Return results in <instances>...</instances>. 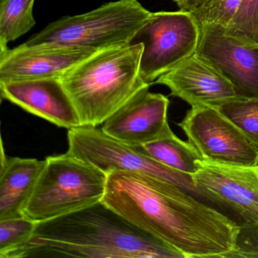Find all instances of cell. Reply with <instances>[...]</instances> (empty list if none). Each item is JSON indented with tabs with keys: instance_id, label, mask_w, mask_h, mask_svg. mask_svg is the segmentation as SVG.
I'll use <instances>...</instances> for the list:
<instances>
[{
	"instance_id": "d6986e66",
	"label": "cell",
	"mask_w": 258,
	"mask_h": 258,
	"mask_svg": "<svg viewBox=\"0 0 258 258\" xmlns=\"http://www.w3.org/2000/svg\"><path fill=\"white\" fill-rule=\"evenodd\" d=\"M224 30L240 41L258 45V0H242Z\"/></svg>"
},
{
	"instance_id": "5bb4252c",
	"label": "cell",
	"mask_w": 258,
	"mask_h": 258,
	"mask_svg": "<svg viewBox=\"0 0 258 258\" xmlns=\"http://www.w3.org/2000/svg\"><path fill=\"white\" fill-rule=\"evenodd\" d=\"M46 160L10 158L1 146L0 220L23 216Z\"/></svg>"
},
{
	"instance_id": "52a82bcc",
	"label": "cell",
	"mask_w": 258,
	"mask_h": 258,
	"mask_svg": "<svg viewBox=\"0 0 258 258\" xmlns=\"http://www.w3.org/2000/svg\"><path fill=\"white\" fill-rule=\"evenodd\" d=\"M205 161L258 167V146L214 107H191L178 123Z\"/></svg>"
},
{
	"instance_id": "5b68a950",
	"label": "cell",
	"mask_w": 258,
	"mask_h": 258,
	"mask_svg": "<svg viewBox=\"0 0 258 258\" xmlns=\"http://www.w3.org/2000/svg\"><path fill=\"white\" fill-rule=\"evenodd\" d=\"M152 13L139 0H118L49 24L24 44L78 46L95 51L130 44Z\"/></svg>"
},
{
	"instance_id": "3957f363",
	"label": "cell",
	"mask_w": 258,
	"mask_h": 258,
	"mask_svg": "<svg viewBox=\"0 0 258 258\" xmlns=\"http://www.w3.org/2000/svg\"><path fill=\"white\" fill-rule=\"evenodd\" d=\"M143 49L139 43L97 51L60 78L82 126L98 127L139 90L150 86L140 76Z\"/></svg>"
},
{
	"instance_id": "603a6c76",
	"label": "cell",
	"mask_w": 258,
	"mask_h": 258,
	"mask_svg": "<svg viewBox=\"0 0 258 258\" xmlns=\"http://www.w3.org/2000/svg\"><path fill=\"white\" fill-rule=\"evenodd\" d=\"M173 2L179 7V9H182L183 6L185 5V2L187 0H173Z\"/></svg>"
},
{
	"instance_id": "30bf717a",
	"label": "cell",
	"mask_w": 258,
	"mask_h": 258,
	"mask_svg": "<svg viewBox=\"0 0 258 258\" xmlns=\"http://www.w3.org/2000/svg\"><path fill=\"white\" fill-rule=\"evenodd\" d=\"M149 87L139 90L102 123L105 135L137 147L172 132L167 120L170 101L161 93L149 92Z\"/></svg>"
},
{
	"instance_id": "277c9868",
	"label": "cell",
	"mask_w": 258,
	"mask_h": 258,
	"mask_svg": "<svg viewBox=\"0 0 258 258\" xmlns=\"http://www.w3.org/2000/svg\"><path fill=\"white\" fill-rule=\"evenodd\" d=\"M45 160L23 215L40 223L102 201L108 181L103 170L69 152Z\"/></svg>"
},
{
	"instance_id": "6da1fadb",
	"label": "cell",
	"mask_w": 258,
	"mask_h": 258,
	"mask_svg": "<svg viewBox=\"0 0 258 258\" xmlns=\"http://www.w3.org/2000/svg\"><path fill=\"white\" fill-rule=\"evenodd\" d=\"M102 202L182 258H226L235 250L239 225L176 184L116 170Z\"/></svg>"
},
{
	"instance_id": "7a4b0ae2",
	"label": "cell",
	"mask_w": 258,
	"mask_h": 258,
	"mask_svg": "<svg viewBox=\"0 0 258 258\" xmlns=\"http://www.w3.org/2000/svg\"><path fill=\"white\" fill-rule=\"evenodd\" d=\"M182 258L102 201L37 223L29 242L10 258Z\"/></svg>"
},
{
	"instance_id": "ba28073f",
	"label": "cell",
	"mask_w": 258,
	"mask_h": 258,
	"mask_svg": "<svg viewBox=\"0 0 258 258\" xmlns=\"http://www.w3.org/2000/svg\"><path fill=\"white\" fill-rule=\"evenodd\" d=\"M191 176L196 194L227 210L238 225L258 222V167L202 160Z\"/></svg>"
},
{
	"instance_id": "ac0fdd59",
	"label": "cell",
	"mask_w": 258,
	"mask_h": 258,
	"mask_svg": "<svg viewBox=\"0 0 258 258\" xmlns=\"http://www.w3.org/2000/svg\"><path fill=\"white\" fill-rule=\"evenodd\" d=\"M37 223L26 216L0 220V257L10 258L32 238Z\"/></svg>"
},
{
	"instance_id": "9c48e42d",
	"label": "cell",
	"mask_w": 258,
	"mask_h": 258,
	"mask_svg": "<svg viewBox=\"0 0 258 258\" xmlns=\"http://www.w3.org/2000/svg\"><path fill=\"white\" fill-rule=\"evenodd\" d=\"M201 27L196 54L229 80L238 98L258 99V45L228 35L220 25Z\"/></svg>"
},
{
	"instance_id": "7402d4cb",
	"label": "cell",
	"mask_w": 258,
	"mask_h": 258,
	"mask_svg": "<svg viewBox=\"0 0 258 258\" xmlns=\"http://www.w3.org/2000/svg\"><path fill=\"white\" fill-rule=\"evenodd\" d=\"M204 0H187L185 5L183 6L181 10H186V11H191L193 9L200 5Z\"/></svg>"
},
{
	"instance_id": "4fadbf2b",
	"label": "cell",
	"mask_w": 258,
	"mask_h": 258,
	"mask_svg": "<svg viewBox=\"0 0 258 258\" xmlns=\"http://www.w3.org/2000/svg\"><path fill=\"white\" fill-rule=\"evenodd\" d=\"M2 99L68 130L82 126L76 108L58 78L0 83Z\"/></svg>"
},
{
	"instance_id": "8992f818",
	"label": "cell",
	"mask_w": 258,
	"mask_h": 258,
	"mask_svg": "<svg viewBox=\"0 0 258 258\" xmlns=\"http://www.w3.org/2000/svg\"><path fill=\"white\" fill-rule=\"evenodd\" d=\"M202 27L189 11L152 13L130 44H143L140 72L149 85L197 52Z\"/></svg>"
},
{
	"instance_id": "44dd1931",
	"label": "cell",
	"mask_w": 258,
	"mask_h": 258,
	"mask_svg": "<svg viewBox=\"0 0 258 258\" xmlns=\"http://www.w3.org/2000/svg\"><path fill=\"white\" fill-rule=\"evenodd\" d=\"M226 258H258V222L239 225L235 250Z\"/></svg>"
},
{
	"instance_id": "2e32d148",
	"label": "cell",
	"mask_w": 258,
	"mask_h": 258,
	"mask_svg": "<svg viewBox=\"0 0 258 258\" xmlns=\"http://www.w3.org/2000/svg\"><path fill=\"white\" fill-rule=\"evenodd\" d=\"M35 0H0V51L10 42L31 31L36 21L33 15Z\"/></svg>"
},
{
	"instance_id": "9a60e30c",
	"label": "cell",
	"mask_w": 258,
	"mask_h": 258,
	"mask_svg": "<svg viewBox=\"0 0 258 258\" xmlns=\"http://www.w3.org/2000/svg\"><path fill=\"white\" fill-rule=\"evenodd\" d=\"M135 148L164 165L185 174L192 175L197 172L200 161L203 160L189 142L178 138L173 131L155 141Z\"/></svg>"
},
{
	"instance_id": "e0dca14e",
	"label": "cell",
	"mask_w": 258,
	"mask_h": 258,
	"mask_svg": "<svg viewBox=\"0 0 258 258\" xmlns=\"http://www.w3.org/2000/svg\"><path fill=\"white\" fill-rule=\"evenodd\" d=\"M216 108L258 146V99L235 98Z\"/></svg>"
},
{
	"instance_id": "ffe728a7",
	"label": "cell",
	"mask_w": 258,
	"mask_h": 258,
	"mask_svg": "<svg viewBox=\"0 0 258 258\" xmlns=\"http://www.w3.org/2000/svg\"><path fill=\"white\" fill-rule=\"evenodd\" d=\"M242 0H204L191 10L201 26L226 27L232 20Z\"/></svg>"
},
{
	"instance_id": "8fae6325",
	"label": "cell",
	"mask_w": 258,
	"mask_h": 258,
	"mask_svg": "<svg viewBox=\"0 0 258 258\" xmlns=\"http://www.w3.org/2000/svg\"><path fill=\"white\" fill-rule=\"evenodd\" d=\"M97 51L78 46L41 45L0 51V83L61 78Z\"/></svg>"
},
{
	"instance_id": "7c38bea8",
	"label": "cell",
	"mask_w": 258,
	"mask_h": 258,
	"mask_svg": "<svg viewBox=\"0 0 258 258\" xmlns=\"http://www.w3.org/2000/svg\"><path fill=\"white\" fill-rule=\"evenodd\" d=\"M155 84L168 87L171 96L191 107L219 105L238 98L229 80L197 54L160 77Z\"/></svg>"
}]
</instances>
